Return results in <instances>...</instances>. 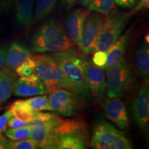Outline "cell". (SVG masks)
I'll use <instances>...</instances> for the list:
<instances>
[{
  "instance_id": "obj_1",
  "label": "cell",
  "mask_w": 149,
  "mask_h": 149,
  "mask_svg": "<svg viewBox=\"0 0 149 149\" xmlns=\"http://www.w3.org/2000/svg\"><path fill=\"white\" fill-rule=\"evenodd\" d=\"M31 45L36 53H59L71 49L74 44L60 22L50 19L33 34Z\"/></svg>"
},
{
  "instance_id": "obj_2",
  "label": "cell",
  "mask_w": 149,
  "mask_h": 149,
  "mask_svg": "<svg viewBox=\"0 0 149 149\" xmlns=\"http://www.w3.org/2000/svg\"><path fill=\"white\" fill-rule=\"evenodd\" d=\"M53 57L72 85V89L85 100L91 97L85 75L84 57L72 48L66 51L55 53Z\"/></svg>"
},
{
  "instance_id": "obj_3",
  "label": "cell",
  "mask_w": 149,
  "mask_h": 149,
  "mask_svg": "<svg viewBox=\"0 0 149 149\" xmlns=\"http://www.w3.org/2000/svg\"><path fill=\"white\" fill-rule=\"evenodd\" d=\"M88 129L84 121L66 119L56 126L53 149H84L87 148Z\"/></svg>"
},
{
  "instance_id": "obj_4",
  "label": "cell",
  "mask_w": 149,
  "mask_h": 149,
  "mask_svg": "<svg viewBox=\"0 0 149 149\" xmlns=\"http://www.w3.org/2000/svg\"><path fill=\"white\" fill-rule=\"evenodd\" d=\"M63 119L56 113L37 111L29 122L31 137L40 148L53 149L55 129Z\"/></svg>"
},
{
  "instance_id": "obj_5",
  "label": "cell",
  "mask_w": 149,
  "mask_h": 149,
  "mask_svg": "<svg viewBox=\"0 0 149 149\" xmlns=\"http://www.w3.org/2000/svg\"><path fill=\"white\" fill-rule=\"evenodd\" d=\"M91 146L95 149L133 148L125 134L117 130L111 123L104 120L97 122L94 126Z\"/></svg>"
},
{
  "instance_id": "obj_6",
  "label": "cell",
  "mask_w": 149,
  "mask_h": 149,
  "mask_svg": "<svg viewBox=\"0 0 149 149\" xmlns=\"http://www.w3.org/2000/svg\"><path fill=\"white\" fill-rule=\"evenodd\" d=\"M35 60L34 74L48 88L58 86L72 89V85L64 72L57 64L52 55H37L32 56Z\"/></svg>"
},
{
  "instance_id": "obj_7",
  "label": "cell",
  "mask_w": 149,
  "mask_h": 149,
  "mask_svg": "<svg viewBox=\"0 0 149 149\" xmlns=\"http://www.w3.org/2000/svg\"><path fill=\"white\" fill-rule=\"evenodd\" d=\"M130 15L115 11L104 18L96 51L107 52L120 36L128 23Z\"/></svg>"
},
{
  "instance_id": "obj_8",
  "label": "cell",
  "mask_w": 149,
  "mask_h": 149,
  "mask_svg": "<svg viewBox=\"0 0 149 149\" xmlns=\"http://www.w3.org/2000/svg\"><path fill=\"white\" fill-rule=\"evenodd\" d=\"M107 79V96L109 98L120 97L129 89L133 82L131 69L124 59L118 64L106 68Z\"/></svg>"
},
{
  "instance_id": "obj_9",
  "label": "cell",
  "mask_w": 149,
  "mask_h": 149,
  "mask_svg": "<svg viewBox=\"0 0 149 149\" xmlns=\"http://www.w3.org/2000/svg\"><path fill=\"white\" fill-rule=\"evenodd\" d=\"M48 110L53 111L65 117L76 115L81 107L78 94L58 86L49 88Z\"/></svg>"
},
{
  "instance_id": "obj_10",
  "label": "cell",
  "mask_w": 149,
  "mask_h": 149,
  "mask_svg": "<svg viewBox=\"0 0 149 149\" xmlns=\"http://www.w3.org/2000/svg\"><path fill=\"white\" fill-rule=\"evenodd\" d=\"M104 17L97 13L88 14L84 24L77 45L84 53L93 54L96 51Z\"/></svg>"
},
{
  "instance_id": "obj_11",
  "label": "cell",
  "mask_w": 149,
  "mask_h": 149,
  "mask_svg": "<svg viewBox=\"0 0 149 149\" xmlns=\"http://www.w3.org/2000/svg\"><path fill=\"white\" fill-rule=\"evenodd\" d=\"M85 75L87 86L91 95L97 102H100L104 97L107 88V82L103 68L86 61Z\"/></svg>"
},
{
  "instance_id": "obj_12",
  "label": "cell",
  "mask_w": 149,
  "mask_h": 149,
  "mask_svg": "<svg viewBox=\"0 0 149 149\" xmlns=\"http://www.w3.org/2000/svg\"><path fill=\"white\" fill-rule=\"evenodd\" d=\"M49 88L35 74L21 77L15 82L13 93L18 97H33L48 93Z\"/></svg>"
},
{
  "instance_id": "obj_13",
  "label": "cell",
  "mask_w": 149,
  "mask_h": 149,
  "mask_svg": "<svg viewBox=\"0 0 149 149\" xmlns=\"http://www.w3.org/2000/svg\"><path fill=\"white\" fill-rule=\"evenodd\" d=\"M134 120L137 126L145 130L149 121V90L148 85H144L138 91L132 105Z\"/></svg>"
},
{
  "instance_id": "obj_14",
  "label": "cell",
  "mask_w": 149,
  "mask_h": 149,
  "mask_svg": "<svg viewBox=\"0 0 149 149\" xmlns=\"http://www.w3.org/2000/svg\"><path fill=\"white\" fill-rule=\"evenodd\" d=\"M103 107L107 118L111 120L120 129H126L129 125L126 107L118 97L109 98L104 102Z\"/></svg>"
},
{
  "instance_id": "obj_15",
  "label": "cell",
  "mask_w": 149,
  "mask_h": 149,
  "mask_svg": "<svg viewBox=\"0 0 149 149\" xmlns=\"http://www.w3.org/2000/svg\"><path fill=\"white\" fill-rule=\"evenodd\" d=\"M89 14L88 10L77 8L72 11L66 19L67 33L73 44L79 42L86 19Z\"/></svg>"
},
{
  "instance_id": "obj_16",
  "label": "cell",
  "mask_w": 149,
  "mask_h": 149,
  "mask_svg": "<svg viewBox=\"0 0 149 149\" xmlns=\"http://www.w3.org/2000/svg\"><path fill=\"white\" fill-rule=\"evenodd\" d=\"M31 56V51L26 46L20 42H13L6 50L5 65L8 69L15 70Z\"/></svg>"
},
{
  "instance_id": "obj_17",
  "label": "cell",
  "mask_w": 149,
  "mask_h": 149,
  "mask_svg": "<svg viewBox=\"0 0 149 149\" xmlns=\"http://www.w3.org/2000/svg\"><path fill=\"white\" fill-rule=\"evenodd\" d=\"M129 40V34L126 33L122 36L119 37L114 44L107 52V63L105 68L113 66L120 62L124 58L126 49Z\"/></svg>"
},
{
  "instance_id": "obj_18",
  "label": "cell",
  "mask_w": 149,
  "mask_h": 149,
  "mask_svg": "<svg viewBox=\"0 0 149 149\" xmlns=\"http://www.w3.org/2000/svg\"><path fill=\"white\" fill-rule=\"evenodd\" d=\"M33 4L34 0H15V17L20 26L26 29L32 24Z\"/></svg>"
},
{
  "instance_id": "obj_19",
  "label": "cell",
  "mask_w": 149,
  "mask_h": 149,
  "mask_svg": "<svg viewBox=\"0 0 149 149\" xmlns=\"http://www.w3.org/2000/svg\"><path fill=\"white\" fill-rule=\"evenodd\" d=\"M16 74L10 69L0 70V103L8 101L13 94Z\"/></svg>"
},
{
  "instance_id": "obj_20",
  "label": "cell",
  "mask_w": 149,
  "mask_h": 149,
  "mask_svg": "<svg viewBox=\"0 0 149 149\" xmlns=\"http://www.w3.org/2000/svg\"><path fill=\"white\" fill-rule=\"evenodd\" d=\"M134 60L139 73L148 81L149 77V49L146 44H141L136 50Z\"/></svg>"
},
{
  "instance_id": "obj_21",
  "label": "cell",
  "mask_w": 149,
  "mask_h": 149,
  "mask_svg": "<svg viewBox=\"0 0 149 149\" xmlns=\"http://www.w3.org/2000/svg\"><path fill=\"white\" fill-rule=\"evenodd\" d=\"M13 116L29 122L32 119L34 111L26 100H17L11 104L10 109Z\"/></svg>"
},
{
  "instance_id": "obj_22",
  "label": "cell",
  "mask_w": 149,
  "mask_h": 149,
  "mask_svg": "<svg viewBox=\"0 0 149 149\" xmlns=\"http://www.w3.org/2000/svg\"><path fill=\"white\" fill-rule=\"evenodd\" d=\"M57 0H38L35 5V19H42L54 10Z\"/></svg>"
},
{
  "instance_id": "obj_23",
  "label": "cell",
  "mask_w": 149,
  "mask_h": 149,
  "mask_svg": "<svg viewBox=\"0 0 149 149\" xmlns=\"http://www.w3.org/2000/svg\"><path fill=\"white\" fill-rule=\"evenodd\" d=\"M88 5L89 11H95L108 15L115 8V1L114 0H91Z\"/></svg>"
},
{
  "instance_id": "obj_24",
  "label": "cell",
  "mask_w": 149,
  "mask_h": 149,
  "mask_svg": "<svg viewBox=\"0 0 149 149\" xmlns=\"http://www.w3.org/2000/svg\"><path fill=\"white\" fill-rule=\"evenodd\" d=\"M6 137H8L10 141H19L22 139L29 138L31 136V130L29 125L24 127L6 129L4 131Z\"/></svg>"
},
{
  "instance_id": "obj_25",
  "label": "cell",
  "mask_w": 149,
  "mask_h": 149,
  "mask_svg": "<svg viewBox=\"0 0 149 149\" xmlns=\"http://www.w3.org/2000/svg\"><path fill=\"white\" fill-rule=\"evenodd\" d=\"M26 102L29 104L34 112L48 110V98L46 95H41L40 96L26 100Z\"/></svg>"
},
{
  "instance_id": "obj_26",
  "label": "cell",
  "mask_w": 149,
  "mask_h": 149,
  "mask_svg": "<svg viewBox=\"0 0 149 149\" xmlns=\"http://www.w3.org/2000/svg\"><path fill=\"white\" fill-rule=\"evenodd\" d=\"M35 60L32 56H30L26 60L15 68V72L21 77H29L34 74Z\"/></svg>"
},
{
  "instance_id": "obj_27",
  "label": "cell",
  "mask_w": 149,
  "mask_h": 149,
  "mask_svg": "<svg viewBox=\"0 0 149 149\" xmlns=\"http://www.w3.org/2000/svg\"><path fill=\"white\" fill-rule=\"evenodd\" d=\"M37 144L31 138L19 141H10L8 149H38Z\"/></svg>"
},
{
  "instance_id": "obj_28",
  "label": "cell",
  "mask_w": 149,
  "mask_h": 149,
  "mask_svg": "<svg viewBox=\"0 0 149 149\" xmlns=\"http://www.w3.org/2000/svg\"><path fill=\"white\" fill-rule=\"evenodd\" d=\"M93 63L96 66L105 68L107 63V53L104 51H96L93 57Z\"/></svg>"
},
{
  "instance_id": "obj_29",
  "label": "cell",
  "mask_w": 149,
  "mask_h": 149,
  "mask_svg": "<svg viewBox=\"0 0 149 149\" xmlns=\"http://www.w3.org/2000/svg\"><path fill=\"white\" fill-rule=\"evenodd\" d=\"M29 125V122H25V121H22L19 119L16 118V117H11L8 121V126L10 128H21L24 127Z\"/></svg>"
},
{
  "instance_id": "obj_30",
  "label": "cell",
  "mask_w": 149,
  "mask_h": 149,
  "mask_svg": "<svg viewBox=\"0 0 149 149\" xmlns=\"http://www.w3.org/2000/svg\"><path fill=\"white\" fill-rule=\"evenodd\" d=\"M13 116L10 110L5 112L2 115L0 116V133L3 132L7 128L8 121Z\"/></svg>"
},
{
  "instance_id": "obj_31",
  "label": "cell",
  "mask_w": 149,
  "mask_h": 149,
  "mask_svg": "<svg viewBox=\"0 0 149 149\" xmlns=\"http://www.w3.org/2000/svg\"><path fill=\"white\" fill-rule=\"evenodd\" d=\"M15 0H0V14L9 10L14 5Z\"/></svg>"
},
{
  "instance_id": "obj_32",
  "label": "cell",
  "mask_w": 149,
  "mask_h": 149,
  "mask_svg": "<svg viewBox=\"0 0 149 149\" xmlns=\"http://www.w3.org/2000/svg\"><path fill=\"white\" fill-rule=\"evenodd\" d=\"M114 1L121 7L125 8H133L137 3V0H114Z\"/></svg>"
},
{
  "instance_id": "obj_33",
  "label": "cell",
  "mask_w": 149,
  "mask_h": 149,
  "mask_svg": "<svg viewBox=\"0 0 149 149\" xmlns=\"http://www.w3.org/2000/svg\"><path fill=\"white\" fill-rule=\"evenodd\" d=\"M10 141L6 137L0 135V149H8Z\"/></svg>"
},
{
  "instance_id": "obj_34",
  "label": "cell",
  "mask_w": 149,
  "mask_h": 149,
  "mask_svg": "<svg viewBox=\"0 0 149 149\" xmlns=\"http://www.w3.org/2000/svg\"><path fill=\"white\" fill-rule=\"evenodd\" d=\"M6 49L0 46V69L2 68L5 65V55Z\"/></svg>"
},
{
  "instance_id": "obj_35",
  "label": "cell",
  "mask_w": 149,
  "mask_h": 149,
  "mask_svg": "<svg viewBox=\"0 0 149 149\" xmlns=\"http://www.w3.org/2000/svg\"><path fill=\"white\" fill-rule=\"evenodd\" d=\"M63 5L66 6L67 8H70L74 5L76 0H60Z\"/></svg>"
},
{
  "instance_id": "obj_36",
  "label": "cell",
  "mask_w": 149,
  "mask_h": 149,
  "mask_svg": "<svg viewBox=\"0 0 149 149\" xmlns=\"http://www.w3.org/2000/svg\"><path fill=\"white\" fill-rule=\"evenodd\" d=\"M149 0H139V3L137 6V9H139L142 7H148Z\"/></svg>"
},
{
  "instance_id": "obj_37",
  "label": "cell",
  "mask_w": 149,
  "mask_h": 149,
  "mask_svg": "<svg viewBox=\"0 0 149 149\" xmlns=\"http://www.w3.org/2000/svg\"><path fill=\"white\" fill-rule=\"evenodd\" d=\"M91 0H79V4H81L83 6H86L88 5L89 3L91 2Z\"/></svg>"
},
{
  "instance_id": "obj_38",
  "label": "cell",
  "mask_w": 149,
  "mask_h": 149,
  "mask_svg": "<svg viewBox=\"0 0 149 149\" xmlns=\"http://www.w3.org/2000/svg\"><path fill=\"white\" fill-rule=\"evenodd\" d=\"M149 37H148V34H147L146 36H145L144 39H145V41H146V42L147 43V44H148L149 43Z\"/></svg>"
},
{
  "instance_id": "obj_39",
  "label": "cell",
  "mask_w": 149,
  "mask_h": 149,
  "mask_svg": "<svg viewBox=\"0 0 149 149\" xmlns=\"http://www.w3.org/2000/svg\"><path fill=\"white\" fill-rule=\"evenodd\" d=\"M0 135H1V133H0Z\"/></svg>"
},
{
  "instance_id": "obj_40",
  "label": "cell",
  "mask_w": 149,
  "mask_h": 149,
  "mask_svg": "<svg viewBox=\"0 0 149 149\" xmlns=\"http://www.w3.org/2000/svg\"><path fill=\"white\" fill-rule=\"evenodd\" d=\"M0 110H1V108H0Z\"/></svg>"
}]
</instances>
